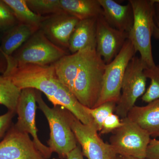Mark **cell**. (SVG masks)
Here are the masks:
<instances>
[{"label":"cell","instance_id":"cell-4","mask_svg":"<svg viewBox=\"0 0 159 159\" xmlns=\"http://www.w3.org/2000/svg\"><path fill=\"white\" fill-rule=\"evenodd\" d=\"M133 10L134 20L128 33V39L135 51L140 53V58L145 69L156 66L154 61L151 38L154 26V4L152 0H129Z\"/></svg>","mask_w":159,"mask_h":159},{"label":"cell","instance_id":"cell-32","mask_svg":"<svg viewBox=\"0 0 159 159\" xmlns=\"http://www.w3.org/2000/svg\"><path fill=\"white\" fill-rule=\"evenodd\" d=\"M122 159H139L136 158L132 157H122L121 156Z\"/></svg>","mask_w":159,"mask_h":159},{"label":"cell","instance_id":"cell-25","mask_svg":"<svg viewBox=\"0 0 159 159\" xmlns=\"http://www.w3.org/2000/svg\"><path fill=\"white\" fill-rule=\"evenodd\" d=\"M121 119L116 114H111L103 122L102 129L100 131L101 134H107L112 132L122 125Z\"/></svg>","mask_w":159,"mask_h":159},{"label":"cell","instance_id":"cell-3","mask_svg":"<svg viewBox=\"0 0 159 159\" xmlns=\"http://www.w3.org/2000/svg\"><path fill=\"white\" fill-rule=\"evenodd\" d=\"M37 105L42 111L50 127L48 147L57 153L61 159H66L68 154L77 147V141L70 125V112L61 107H51L47 105L39 91L36 90Z\"/></svg>","mask_w":159,"mask_h":159},{"label":"cell","instance_id":"cell-16","mask_svg":"<svg viewBox=\"0 0 159 159\" xmlns=\"http://www.w3.org/2000/svg\"><path fill=\"white\" fill-rule=\"evenodd\" d=\"M127 117L146 131L150 137H159V99L145 106L135 105Z\"/></svg>","mask_w":159,"mask_h":159},{"label":"cell","instance_id":"cell-30","mask_svg":"<svg viewBox=\"0 0 159 159\" xmlns=\"http://www.w3.org/2000/svg\"><path fill=\"white\" fill-rule=\"evenodd\" d=\"M6 61L2 54L0 53V72L4 73L6 68Z\"/></svg>","mask_w":159,"mask_h":159},{"label":"cell","instance_id":"cell-6","mask_svg":"<svg viewBox=\"0 0 159 159\" xmlns=\"http://www.w3.org/2000/svg\"><path fill=\"white\" fill-rule=\"evenodd\" d=\"M113 131L110 144L118 155L145 159L151 139L148 133L127 117Z\"/></svg>","mask_w":159,"mask_h":159},{"label":"cell","instance_id":"cell-21","mask_svg":"<svg viewBox=\"0 0 159 159\" xmlns=\"http://www.w3.org/2000/svg\"><path fill=\"white\" fill-rule=\"evenodd\" d=\"M29 8L41 16H48L63 11L60 0H26Z\"/></svg>","mask_w":159,"mask_h":159},{"label":"cell","instance_id":"cell-10","mask_svg":"<svg viewBox=\"0 0 159 159\" xmlns=\"http://www.w3.org/2000/svg\"><path fill=\"white\" fill-rule=\"evenodd\" d=\"M71 128L81 146L83 156L88 159H117L118 155L110 144L103 142L94 125L83 124L71 113Z\"/></svg>","mask_w":159,"mask_h":159},{"label":"cell","instance_id":"cell-11","mask_svg":"<svg viewBox=\"0 0 159 159\" xmlns=\"http://www.w3.org/2000/svg\"><path fill=\"white\" fill-rule=\"evenodd\" d=\"M0 159H45L30 135L11 125L0 142Z\"/></svg>","mask_w":159,"mask_h":159},{"label":"cell","instance_id":"cell-23","mask_svg":"<svg viewBox=\"0 0 159 159\" xmlns=\"http://www.w3.org/2000/svg\"><path fill=\"white\" fill-rule=\"evenodd\" d=\"M116 104L117 102L109 101L93 108H89L85 107L86 110L93 119L94 125L98 132H100L102 129L106 119L111 114L114 113Z\"/></svg>","mask_w":159,"mask_h":159},{"label":"cell","instance_id":"cell-22","mask_svg":"<svg viewBox=\"0 0 159 159\" xmlns=\"http://www.w3.org/2000/svg\"><path fill=\"white\" fill-rule=\"evenodd\" d=\"M144 73L146 78L150 80L151 83L142 99L143 102L149 103L159 99V66L145 69Z\"/></svg>","mask_w":159,"mask_h":159},{"label":"cell","instance_id":"cell-26","mask_svg":"<svg viewBox=\"0 0 159 159\" xmlns=\"http://www.w3.org/2000/svg\"><path fill=\"white\" fill-rule=\"evenodd\" d=\"M16 114L14 112L8 111L0 116V142L11 127L12 119Z\"/></svg>","mask_w":159,"mask_h":159},{"label":"cell","instance_id":"cell-9","mask_svg":"<svg viewBox=\"0 0 159 159\" xmlns=\"http://www.w3.org/2000/svg\"><path fill=\"white\" fill-rule=\"evenodd\" d=\"M36 97V90L34 89L26 88L21 90L16 109L17 122L14 125L18 130L31 135L36 148L44 158L49 159L53 152L48 146L41 142L38 135Z\"/></svg>","mask_w":159,"mask_h":159},{"label":"cell","instance_id":"cell-31","mask_svg":"<svg viewBox=\"0 0 159 159\" xmlns=\"http://www.w3.org/2000/svg\"><path fill=\"white\" fill-rule=\"evenodd\" d=\"M152 36L156 39H159V28L156 25V24L153 27Z\"/></svg>","mask_w":159,"mask_h":159},{"label":"cell","instance_id":"cell-17","mask_svg":"<svg viewBox=\"0 0 159 159\" xmlns=\"http://www.w3.org/2000/svg\"><path fill=\"white\" fill-rule=\"evenodd\" d=\"M39 29L36 27L19 23L3 33L0 53L5 59L11 56Z\"/></svg>","mask_w":159,"mask_h":159},{"label":"cell","instance_id":"cell-8","mask_svg":"<svg viewBox=\"0 0 159 159\" xmlns=\"http://www.w3.org/2000/svg\"><path fill=\"white\" fill-rule=\"evenodd\" d=\"M145 69L140 57L134 56L129 63L122 81L121 95L115 109L116 114L121 119L127 117L137 99L146 91L147 78L144 73Z\"/></svg>","mask_w":159,"mask_h":159},{"label":"cell","instance_id":"cell-5","mask_svg":"<svg viewBox=\"0 0 159 159\" xmlns=\"http://www.w3.org/2000/svg\"><path fill=\"white\" fill-rule=\"evenodd\" d=\"M69 54L66 50L50 41L39 29L12 55L5 58L6 68L27 64L50 65Z\"/></svg>","mask_w":159,"mask_h":159},{"label":"cell","instance_id":"cell-1","mask_svg":"<svg viewBox=\"0 0 159 159\" xmlns=\"http://www.w3.org/2000/svg\"><path fill=\"white\" fill-rule=\"evenodd\" d=\"M57 77L82 105L93 108L99 99L106 64L96 49L64 56L53 64Z\"/></svg>","mask_w":159,"mask_h":159},{"label":"cell","instance_id":"cell-24","mask_svg":"<svg viewBox=\"0 0 159 159\" xmlns=\"http://www.w3.org/2000/svg\"><path fill=\"white\" fill-rule=\"evenodd\" d=\"M13 11L4 0H0V32H5L18 24Z\"/></svg>","mask_w":159,"mask_h":159},{"label":"cell","instance_id":"cell-14","mask_svg":"<svg viewBox=\"0 0 159 159\" xmlns=\"http://www.w3.org/2000/svg\"><path fill=\"white\" fill-rule=\"evenodd\" d=\"M103 16L114 29L129 33L134 20L133 10L130 3L122 5L114 0H99Z\"/></svg>","mask_w":159,"mask_h":159},{"label":"cell","instance_id":"cell-15","mask_svg":"<svg viewBox=\"0 0 159 159\" xmlns=\"http://www.w3.org/2000/svg\"><path fill=\"white\" fill-rule=\"evenodd\" d=\"M97 19L81 20L77 23L69 42L71 54L85 49H96Z\"/></svg>","mask_w":159,"mask_h":159},{"label":"cell","instance_id":"cell-33","mask_svg":"<svg viewBox=\"0 0 159 159\" xmlns=\"http://www.w3.org/2000/svg\"><path fill=\"white\" fill-rule=\"evenodd\" d=\"M154 3H159V0H152Z\"/></svg>","mask_w":159,"mask_h":159},{"label":"cell","instance_id":"cell-12","mask_svg":"<svg viewBox=\"0 0 159 159\" xmlns=\"http://www.w3.org/2000/svg\"><path fill=\"white\" fill-rule=\"evenodd\" d=\"M128 39V33L111 27L103 16L97 18L96 50L106 64L116 57Z\"/></svg>","mask_w":159,"mask_h":159},{"label":"cell","instance_id":"cell-18","mask_svg":"<svg viewBox=\"0 0 159 159\" xmlns=\"http://www.w3.org/2000/svg\"><path fill=\"white\" fill-rule=\"evenodd\" d=\"M60 3L63 11L80 20L103 16L99 0H60Z\"/></svg>","mask_w":159,"mask_h":159},{"label":"cell","instance_id":"cell-2","mask_svg":"<svg viewBox=\"0 0 159 159\" xmlns=\"http://www.w3.org/2000/svg\"><path fill=\"white\" fill-rule=\"evenodd\" d=\"M2 75L20 90L34 89L43 93L54 106L67 110L83 124L93 125V121L85 107L60 80L54 65L27 64L6 68Z\"/></svg>","mask_w":159,"mask_h":159},{"label":"cell","instance_id":"cell-28","mask_svg":"<svg viewBox=\"0 0 159 159\" xmlns=\"http://www.w3.org/2000/svg\"><path fill=\"white\" fill-rule=\"evenodd\" d=\"M81 149L77 146L68 154L66 159H84Z\"/></svg>","mask_w":159,"mask_h":159},{"label":"cell","instance_id":"cell-13","mask_svg":"<svg viewBox=\"0 0 159 159\" xmlns=\"http://www.w3.org/2000/svg\"><path fill=\"white\" fill-rule=\"evenodd\" d=\"M79 21L62 11L47 16L41 24L39 29L53 44L67 51L71 35Z\"/></svg>","mask_w":159,"mask_h":159},{"label":"cell","instance_id":"cell-27","mask_svg":"<svg viewBox=\"0 0 159 159\" xmlns=\"http://www.w3.org/2000/svg\"><path fill=\"white\" fill-rule=\"evenodd\" d=\"M145 159H159V140L151 139Z\"/></svg>","mask_w":159,"mask_h":159},{"label":"cell","instance_id":"cell-34","mask_svg":"<svg viewBox=\"0 0 159 159\" xmlns=\"http://www.w3.org/2000/svg\"><path fill=\"white\" fill-rule=\"evenodd\" d=\"M117 159H122V158H121V156H120L118 155V157H117Z\"/></svg>","mask_w":159,"mask_h":159},{"label":"cell","instance_id":"cell-19","mask_svg":"<svg viewBox=\"0 0 159 159\" xmlns=\"http://www.w3.org/2000/svg\"><path fill=\"white\" fill-rule=\"evenodd\" d=\"M11 8L19 23L40 29L41 24L47 16H41L33 12L29 8L26 0H4Z\"/></svg>","mask_w":159,"mask_h":159},{"label":"cell","instance_id":"cell-7","mask_svg":"<svg viewBox=\"0 0 159 159\" xmlns=\"http://www.w3.org/2000/svg\"><path fill=\"white\" fill-rule=\"evenodd\" d=\"M136 53V51L132 43L128 39L116 57L111 62L106 65L101 93L94 108L109 101L118 102L125 71L129 63Z\"/></svg>","mask_w":159,"mask_h":159},{"label":"cell","instance_id":"cell-29","mask_svg":"<svg viewBox=\"0 0 159 159\" xmlns=\"http://www.w3.org/2000/svg\"><path fill=\"white\" fill-rule=\"evenodd\" d=\"M154 18L156 25L159 28V3H154Z\"/></svg>","mask_w":159,"mask_h":159},{"label":"cell","instance_id":"cell-20","mask_svg":"<svg viewBox=\"0 0 159 159\" xmlns=\"http://www.w3.org/2000/svg\"><path fill=\"white\" fill-rule=\"evenodd\" d=\"M21 90L4 75H0V104L16 113Z\"/></svg>","mask_w":159,"mask_h":159}]
</instances>
